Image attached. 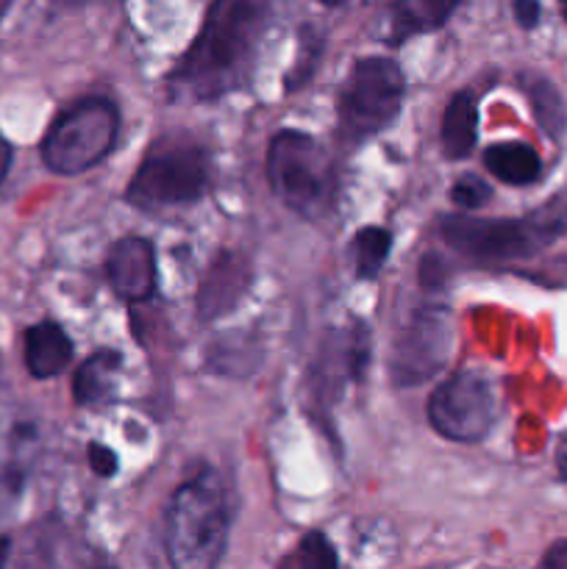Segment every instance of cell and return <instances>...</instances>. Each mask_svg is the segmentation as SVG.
Wrapping results in <instances>:
<instances>
[{
  "label": "cell",
  "instance_id": "83f0119b",
  "mask_svg": "<svg viewBox=\"0 0 567 569\" xmlns=\"http://www.w3.org/2000/svg\"><path fill=\"white\" fill-rule=\"evenodd\" d=\"M320 3H326V6H339V3H345V0H320Z\"/></svg>",
  "mask_w": 567,
  "mask_h": 569
},
{
  "label": "cell",
  "instance_id": "4fadbf2b",
  "mask_svg": "<svg viewBox=\"0 0 567 569\" xmlns=\"http://www.w3.org/2000/svg\"><path fill=\"white\" fill-rule=\"evenodd\" d=\"M72 361V342L56 322H37L26 331V367L33 378H53Z\"/></svg>",
  "mask_w": 567,
  "mask_h": 569
},
{
  "label": "cell",
  "instance_id": "7c38bea8",
  "mask_svg": "<svg viewBox=\"0 0 567 569\" xmlns=\"http://www.w3.org/2000/svg\"><path fill=\"white\" fill-rule=\"evenodd\" d=\"M250 287V264L237 253H222L206 272L198 289V315L203 320H217L237 309Z\"/></svg>",
  "mask_w": 567,
  "mask_h": 569
},
{
  "label": "cell",
  "instance_id": "7a4b0ae2",
  "mask_svg": "<svg viewBox=\"0 0 567 569\" xmlns=\"http://www.w3.org/2000/svg\"><path fill=\"white\" fill-rule=\"evenodd\" d=\"M167 559L178 569H211L228 545V498L220 476L203 470L176 489L167 509Z\"/></svg>",
  "mask_w": 567,
  "mask_h": 569
},
{
  "label": "cell",
  "instance_id": "277c9868",
  "mask_svg": "<svg viewBox=\"0 0 567 569\" xmlns=\"http://www.w3.org/2000/svg\"><path fill=\"white\" fill-rule=\"evenodd\" d=\"M267 178L284 206L300 217H322L334 203L337 178L331 156L304 131H278L267 148Z\"/></svg>",
  "mask_w": 567,
  "mask_h": 569
},
{
  "label": "cell",
  "instance_id": "e0dca14e",
  "mask_svg": "<svg viewBox=\"0 0 567 569\" xmlns=\"http://www.w3.org/2000/svg\"><path fill=\"white\" fill-rule=\"evenodd\" d=\"M459 0H395L392 3V42L434 31L456 11Z\"/></svg>",
  "mask_w": 567,
  "mask_h": 569
},
{
  "label": "cell",
  "instance_id": "603a6c76",
  "mask_svg": "<svg viewBox=\"0 0 567 569\" xmlns=\"http://www.w3.org/2000/svg\"><path fill=\"white\" fill-rule=\"evenodd\" d=\"M511 9H515V20L520 22V28H537L539 17H543V6H539V0H515L511 3Z\"/></svg>",
  "mask_w": 567,
  "mask_h": 569
},
{
  "label": "cell",
  "instance_id": "ba28073f",
  "mask_svg": "<svg viewBox=\"0 0 567 569\" xmlns=\"http://www.w3.org/2000/svg\"><path fill=\"white\" fill-rule=\"evenodd\" d=\"M498 398L481 372L461 370L434 389L428 400V420L439 437L450 442H481L495 426Z\"/></svg>",
  "mask_w": 567,
  "mask_h": 569
},
{
  "label": "cell",
  "instance_id": "cb8c5ba5",
  "mask_svg": "<svg viewBox=\"0 0 567 569\" xmlns=\"http://www.w3.org/2000/svg\"><path fill=\"white\" fill-rule=\"evenodd\" d=\"M543 565L550 569H567V539L565 542H556L554 548L548 550V556L543 559Z\"/></svg>",
  "mask_w": 567,
  "mask_h": 569
},
{
  "label": "cell",
  "instance_id": "9a60e30c",
  "mask_svg": "<svg viewBox=\"0 0 567 569\" xmlns=\"http://www.w3.org/2000/svg\"><path fill=\"white\" fill-rule=\"evenodd\" d=\"M122 370V356L115 350H100L89 356L76 372L72 392H76L78 406H100L115 395L117 376Z\"/></svg>",
  "mask_w": 567,
  "mask_h": 569
},
{
  "label": "cell",
  "instance_id": "52a82bcc",
  "mask_svg": "<svg viewBox=\"0 0 567 569\" xmlns=\"http://www.w3.org/2000/svg\"><path fill=\"white\" fill-rule=\"evenodd\" d=\"M404 103V72L392 59L367 56L359 59L339 92V137L348 144L381 133L398 117Z\"/></svg>",
  "mask_w": 567,
  "mask_h": 569
},
{
  "label": "cell",
  "instance_id": "f1b7e54d",
  "mask_svg": "<svg viewBox=\"0 0 567 569\" xmlns=\"http://www.w3.org/2000/svg\"><path fill=\"white\" fill-rule=\"evenodd\" d=\"M559 6H561V14H565V20H567V0H559Z\"/></svg>",
  "mask_w": 567,
  "mask_h": 569
},
{
  "label": "cell",
  "instance_id": "ffe728a7",
  "mask_svg": "<svg viewBox=\"0 0 567 569\" xmlns=\"http://www.w3.org/2000/svg\"><path fill=\"white\" fill-rule=\"evenodd\" d=\"M289 565H298V567H315V569H331L339 565L337 559V550L331 548L326 537L320 531H311L300 539V548L298 553L289 559Z\"/></svg>",
  "mask_w": 567,
  "mask_h": 569
},
{
  "label": "cell",
  "instance_id": "d4e9b609",
  "mask_svg": "<svg viewBox=\"0 0 567 569\" xmlns=\"http://www.w3.org/2000/svg\"><path fill=\"white\" fill-rule=\"evenodd\" d=\"M9 167H11V144L0 137V183H3Z\"/></svg>",
  "mask_w": 567,
  "mask_h": 569
},
{
  "label": "cell",
  "instance_id": "5b68a950",
  "mask_svg": "<svg viewBox=\"0 0 567 569\" xmlns=\"http://www.w3.org/2000/svg\"><path fill=\"white\" fill-rule=\"evenodd\" d=\"M211 161L200 144L156 142L126 187V200L137 209L156 211L195 203L209 187Z\"/></svg>",
  "mask_w": 567,
  "mask_h": 569
},
{
  "label": "cell",
  "instance_id": "44dd1931",
  "mask_svg": "<svg viewBox=\"0 0 567 569\" xmlns=\"http://www.w3.org/2000/svg\"><path fill=\"white\" fill-rule=\"evenodd\" d=\"M450 198H454V203L459 206L461 211H476L493 198V189H489V183L484 181V178L461 176L459 181L454 183V189H450Z\"/></svg>",
  "mask_w": 567,
  "mask_h": 569
},
{
  "label": "cell",
  "instance_id": "4316f807",
  "mask_svg": "<svg viewBox=\"0 0 567 569\" xmlns=\"http://www.w3.org/2000/svg\"><path fill=\"white\" fill-rule=\"evenodd\" d=\"M559 470H561V476H565V481H567V456H561V459H559Z\"/></svg>",
  "mask_w": 567,
  "mask_h": 569
},
{
  "label": "cell",
  "instance_id": "6da1fadb",
  "mask_svg": "<svg viewBox=\"0 0 567 569\" xmlns=\"http://www.w3.org/2000/svg\"><path fill=\"white\" fill-rule=\"evenodd\" d=\"M259 28L256 0H211L200 33L170 72V92L198 103L233 92L253 59Z\"/></svg>",
  "mask_w": 567,
  "mask_h": 569
},
{
  "label": "cell",
  "instance_id": "484cf974",
  "mask_svg": "<svg viewBox=\"0 0 567 569\" xmlns=\"http://www.w3.org/2000/svg\"><path fill=\"white\" fill-rule=\"evenodd\" d=\"M6 559H9V539L0 537V567L6 565Z\"/></svg>",
  "mask_w": 567,
  "mask_h": 569
},
{
  "label": "cell",
  "instance_id": "d6986e66",
  "mask_svg": "<svg viewBox=\"0 0 567 569\" xmlns=\"http://www.w3.org/2000/svg\"><path fill=\"white\" fill-rule=\"evenodd\" d=\"M526 92L528 100L534 103V114L543 131L548 137L559 139L565 131V106H561L559 92L548 78H526Z\"/></svg>",
  "mask_w": 567,
  "mask_h": 569
},
{
  "label": "cell",
  "instance_id": "7402d4cb",
  "mask_svg": "<svg viewBox=\"0 0 567 569\" xmlns=\"http://www.w3.org/2000/svg\"><path fill=\"white\" fill-rule=\"evenodd\" d=\"M89 465H92L94 476L111 478L117 472V456L109 448H103V445L92 442L89 445Z\"/></svg>",
  "mask_w": 567,
  "mask_h": 569
},
{
  "label": "cell",
  "instance_id": "8fae6325",
  "mask_svg": "<svg viewBox=\"0 0 567 569\" xmlns=\"http://www.w3.org/2000/svg\"><path fill=\"white\" fill-rule=\"evenodd\" d=\"M106 276L117 298L142 303L156 292L153 244L142 237H126L111 244L106 256Z\"/></svg>",
  "mask_w": 567,
  "mask_h": 569
},
{
  "label": "cell",
  "instance_id": "30bf717a",
  "mask_svg": "<svg viewBox=\"0 0 567 569\" xmlns=\"http://www.w3.org/2000/svg\"><path fill=\"white\" fill-rule=\"evenodd\" d=\"M370 361V337L365 326H354L348 331H337L328 337L320 361L311 372V389L322 403L334 400L345 383L361 381Z\"/></svg>",
  "mask_w": 567,
  "mask_h": 569
},
{
  "label": "cell",
  "instance_id": "ac0fdd59",
  "mask_svg": "<svg viewBox=\"0 0 567 569\" xmlns=\"http://www.w3.org/2000/svg\"><path fill=\"white\" fill-rule=\"evenodd\" d=\"M392 250V237L387 228H361L354 239V270L359 278H376L381 267L387 264V256Z\"/></svg>",
  "mask_w": 567,
  "mask_h": 569
},
{
  "label": "cell",
  "instance_id": "2e32d148",
  "mask_svg": "<svg viewBox=\"0 0 567 569\" xmlns=\"http://www.w3.org/2000/svg\"><path fill=\"white\" fill-rule=\"evenodd\" d=\"M478 137V109L472 92L461 89L442 114V150L448 159H465Z\"/></svg>",
  "mask_w": 567,
  "mask_h": 569
},
{
  "label": "cell",
  "instance_id": "8992f818",
  "mask_svg": "<svg viewBox=\"0 0 567 569\" xmlns=\"http://www.w3.org/2000/svg\"><path fill=\"white\" fill-rule=\"evenodd\" d=\"M120 114L106 98H83L61 111L42 139V161L59 176H78L115 148Z\"/></svg>",
  "mask_w": 567,
  "mask_h": 569
},
{
  "label": "cell",
  "instance_id": "3957f363",
  "mask_svg": "<svg viewBox=\"0 0 567 569\" xmlns=\"http://www.w3.org/2000/svg\"><path fill=\"white\" fill-rule=\"evenodd\" d=\"M442 239L478 264H506L531 259L567 231V198L550 200L523 220H487V217L450 214L439 222Z\"/></svg>",
  "mask_w": 567,
  "mask_h": 569
},
{
  "label": "cell",
  "instance_id": "5bb4252c",
  "mask_svg": "<svg viewBox=\"0 0 567 569\" xmlns=\"http://www.w3.org/2000/svg\"><path fill=\"white\" fill-rule=\"evenodd\" d=\"M484 167L509 187H528L543 176V161L534 148L523 142H498L484 150Z\"/></svg>",
  "mask_w": 567,
  "mask_h": 569
},
{
  "label": "cell",
  "instance_id": "9c48e42d",
  "mask_svg": "<svg viewBox=\"0 0 567 569\" xmlns=\"http://www.w3.org/2000/svg\"><path fill=\"white\" fill-rule=\"evenodd\" d=\"M454 345V320L450 311L439 303H428L417 309L400 328L392 345L389 376L400 389L420 387L428 378L437 376L450 359Z\"/></svg>",
  "mask_w": 567,
  "mask_h": 569
}]
</instances>
